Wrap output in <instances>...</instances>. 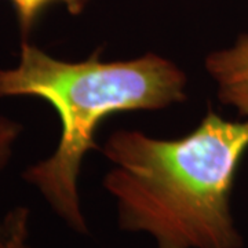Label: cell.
<instances>
[{"label":"cell","mask_w":248,"mask_h":248,"mask_svg":"<svg viewBox=\"0 0 248 248\" xmlns=\"http://www.w3.org/2000/svg\"><path fill=\"white\" fill-rule=\"evenodd\" d=\"M248 151V119L208 110L192 133L159 140L137 130L109 135L112 169L104 187L124 232L145 233L157 248H243L232 193Z\"/></svg>","instance_id":"obj_1"},{"label":"cell","mask_w":248,"mask_h":248,"mask_svg":"<svg viewBox=\"0 0 248 248\" xmlns=\"http://www.w3.org/2000/svg\"><path fill=\"white\" fill-rule=\"evenodd\" d=\"M98 48L79 62L54 58L21 42L19 61L0 69V98L36 97L58 113L61 137L51 156L22 172L54 214L79 234H87L79 195L83 160L107 117L130 110H157L186 99L187 79L167 58L145 54L127 61H102Z\"/></svg>","instance_id":"obj_2"},{"label":"cell","mask_w":248,"mask_h":248,"mask_svg":"<svg viewBox=\"0 0 248 248\" xmlns=\"http://www.w3.org/2000/svg\"><path fill=\"white\" fill-rule=\"evenodd\" d=\"M205 69L217 84V95L225 107L248 119V33L234 45L211 53Z\"/></svg>","instance_id":"obj_3"},{"label":"cell","mask_w":248,"mask_h":248,"mask_svg":"<svg viewBox=\"0 0 248 248\" xmlns=\"http://www.w3.org/2000/svg\"><path fill=\"white\" fill-rule=\"evenodd\" d=\"M17 17L21 42H28L42 14L54 4H61L72 16H79L91 0H9Z\"/></svg>","instance_id":"obj_4"},{"label":"cell","mask_w":248,"mask_h":248,"mask_svg":"<svg viewBox=\"0 0 248 248\" xmlns=\"http://www.w3.org/2000/svg\"><path fill=\"white\" fill-rule=\"evenodd\" d=\"M29 219L31 211L24 205L0 214V248H36L29 237Z\"/></svg>","instance_id":"obj_5"},{"label":"cell","mask_w":248,"mask_h":248,"mask_svg":"<svg viewBox=\"0 0 248 248\" xmlns=\"http://www.w3.org/2000/svg\"><path fill=\"white\" fill-rule=\"evenodd\" d=\"M21 133L22 124L6 116H0V171L7 166L11 159L14 145Z\"/></svg>","instance_id":"obj_6"}]
</instances>
